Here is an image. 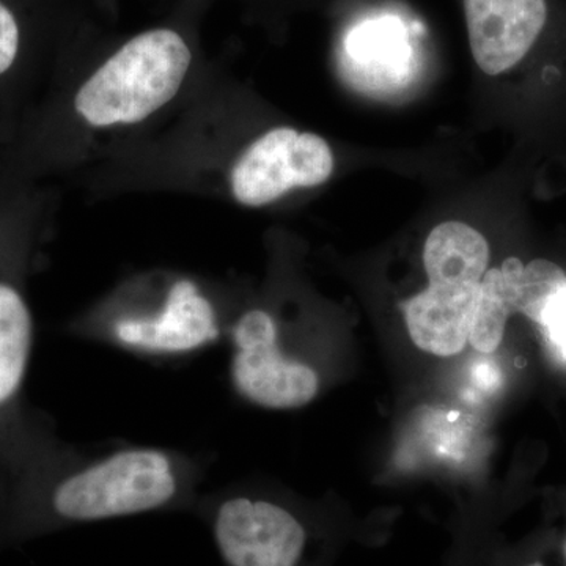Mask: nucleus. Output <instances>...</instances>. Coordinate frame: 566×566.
I'll list each match as a JSON object with an SVG mask.
<instances>
[{"label":"nucleus","mask_w":566,"mask_h":566,"mask_svg":"<svg viewBox=\"0 0 566 566\" xmlns=\"http://www.w3.org/2000/svg\"><path fill=\"white\" fill-rule=\"evenodd\" d=\"M186 486L185 468L172 453L150 447L120 450L55 483L44 521L69 526L144 515L180 504Z\"/></svg>","instance_id":"1"},{"label":"nucleus","mask_w":566,"mask_h":566,"mask_svg":"<svg viewBox=\"0 0 566 566\" xmlns=\"http://www.w3.org/2000/svg\"><path fill=\"white\" fill-rule=\"evenodd\" d=\"M191 61L177 32L140 33L82 85L74 106L98 128L139 123L174 99Z\"/></svg>","instance_id":"2"},{"label":"nucleus","mask_w":566,"mask_h":566,"mask_svg":"<svg viewBox=\"0 0 566 566\" xmlns=\"http://www.w3.org/2000/svg\"><path fill=\"white\" fill-rule=\"evenodd\" d=\"M476 65L497 76L526 57L546 24L545 0H464Z\"/></svg>","instance_id":"7"},{"label":"nucleus","mask_w":566,"mask_h":566,"mask_svg":"<svg viewBox=\"0 0 566 566\" xmlns=\"http://www.w3.org/2000/svg\"><path fill=\"white\" fill-rule=\"evenodd\" d=\"M524 566H543L542 564H538V562H532V564H527Z\"/></svg>","instance_id":"15"},{"label":"nucleus","mask_w":566,"mask_h":566,"mask_svg":"<svg viewBox=\"0 0 566 566\" xmlns=\"http://www.w3.org/2000/svg\"><path fill=\"white\" fill-rule=\"evenodd\" d=\"M480 285H428L405 305L412 342L423 352L449 357L471 338Z\"/></svg>","instance_id":"8"},{"label":"nucleus","mask_w":566,"mask_h":566,"mask_svg":"<svg viewBox=\"0 0 566 566\" xmlns=\"http://www.w3.org/2000/svg\"><path fill=\"white\" fill-rule=\"evenodd\" d=\"M233 385L252 403L294 409L311 403L318 394V375L281 352L277 327L266 312L241 316L233 329Z\"/></svg>","instance_id":"5"},{"label":"nucleus","mask_w":566,"mask_h":566,"mask_svg":"<svg viewBox=\"0 0 566 566\" xmlns=\"http://www.w3.org/2000/svg\"><path fill=\"white\" fill-rule=\"evenodd\" d=\"M207 520L226 566H308L311 527L277 502L232 495L212 504Z\"/></svg>","instance_id":"3"},{"label":"nucleus","mask_w":566,"mask_h":566,"mask_svg":"<svg viewBox=\"0 0 566 566\" xmlns=\"http://www.w3.org/2000/svg\"><path fill=\"white\" fill-rule=\"evenodd\" d=\"M566 286V274L558 264L536 259L516 277V312L542 324L547 305Z\"/></svg>","instance_id":"12"},{"label":"nucleus","mask_w":566,"mask_h":566,"mask_svg":"<svg viewBox=\"0 0 566 566\" xmlns=\"http://www.w3.org/2000/svg\"><path fill=\"white\" fill-rule=\"evenodd\" d=\"M33 319L24 297L0 282V409L21 392L31 363Z\"/></svg>","instance_id":"10"},{"label":"nucleus","mask_w":566,"mask_h":566,"mask_svg":"<svg viewBox=\"0 0 566 566\" xmlns=\"http://www.w3.org/2000/svg\"><path fill=\"white\" fill-rule=\"evenodd\" d=\"M542 326L554 348L566 359V286L547 305Z\"/></svg>","instance_id":"13"},{"label":"nucleus","mask_w":566,"mask_h":566,"mask_svg":"<svg viewBox=\"0 0 566 566\" xmlns=\"http://www.w3.org/2000/svg\"><path fill=\"white\" fill-rule=\"evenodd\" d=\"M333 169V151L323 137L283 126L253 142L234 164L232 191L245 207H263L294 188L323 185Z\"/></svg>","instance_id":"4"},{"label":"nucleus","mask_w":566,"mask_h":566,"mask_svg":"<svg viewBox=\"0 0 566 566\" xmlns=\"http://www.w3.org/2000/svg\"><path fill=\"white\" fill-rule=\"evenodd\" d=\"M523 270V262L512 256L505 260L501 270H491L483 275L469 338L476 352L494 353L501 345L506 319L516 312V277Z\"/></svg>","instance_id":"11"},{"label":"nucleus","mask_w":566,"mask_h":566,"mask_svg":"<svg viewBox=\"0 0 566 566\" xmlns=\"http://www.w3.org/2000/svg\"><path fill=\"white\" fill-rule=\"evenodd\" d=\"M111 331L118 345L148 356L196 353L219 337L214 307L188 279L170 286L155 314L125 316L112 324Z\"/></svg>","instance_id":"6"},{"label":"nucleus","mask_w":566,"mask_h":566,"mask_svg":"<svg viewBox=\"0 0 566 566\" xmlns=\"http://www.w3.org/2000/svg\"><path fill=\"white\" fill-rule=\"evenodd\" d=\"M490 262L483 234L463 222H444L428 234L423 263L428 285H480Z\"/></svg>","instance_id":"9"},{"label":"nucleus","mask_w":566,"mask_h":566,"mask_svg":"<svg viewBox=\"0 0 566 566\" xmlns=\"http://www.w3.org/2000/svg\"><path fill=\"white\" fill-rule=\"evenodd\" d=\"M565 554H566V545H565Z\"/></svg>","instance_id":"16"},{"label":"nucleus","mask_w":566,"mask_h":566,"mask_svg":"<svg viewBox=\"0 0 566 566\" xmlns=\"http://www.w3.org/2000/svg\"><path fill=\"white\" fill-rule=\"evenodd\" d=\"M20 48V29L11 11L0 3V74L13 65Z\"/></svg>","instance_id":"14"}]
</instances>
